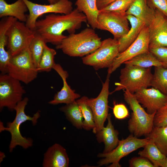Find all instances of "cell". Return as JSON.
<instances>
[{"instance_id":"obj_1","label":"cell","mask_w":167,"mask_h":167,"mask_svg":"<svg viewBox=\"0 0 167 167\" xmlns=\"http://www.w3.org/2000/svg\"><path fill=\"white\" fill-rule=\"evenodd\" d=\"M87 21L85 15L75 8L68 14L51 13L37 20L34 31L46 43L57 46L67 36L62 34L64 32L66 31L70 34L75 33L82 24Z\"/></svg>"},{"instance_id":"obj_2","label":"cell","mask_w":167,"mask_h":167,"mask_svg":"<svg viewBox=\"0 0 167 167\" xmlns=\"http://www.w3.org/2000/svg\"><path fill=\"white\" fill-rule=\"evenodd\" d=\"M101 41L94 29L87 28L79 33L70 34L56 48L70 57H82L96 50Z\"/></svg>"},{"instance_id":"obj_3","label":"cell","mask_w":167,"mask_h":167,"mask_svg":"<svg viewBox=\"0 0 167 167\" xmlns=\"http://www.w3.org/2000/svg\"><path fill=\"white\" fill-rule=\"evenodd\" d=\"M28 101V98L25 97L19 102L15 108L16 116L11 122L7 123V127H5L1 123L0 131H9L11 136L9 146V151L11 152L18 145L21 146L24 149H27L32 145L33 141L30 138L23 137L20 131V125L27 121H32L33 125H36L38 119L40 116V111H37L32 117L26 115L25 109Z\"/></svg>"},{"instance_id":"obj_4","label":"cell","mask_w":167,"mask_h":167,"mask_svg":"<svg viewBox=\"0 0 167 167\" xmlns=\"http://www.w3.org/2000/svg\"><path fill=\"white\" fill-rule=\"evenodd\" d=\"M123 91L124 99L132 111L128 122V130L136 137H146L154 126L153 120L156 112L148 113L138 102L134 94L127 90Z\"/></svg>"},{"instance_id":"obj_5","label":"cell","mask_w":167,"mask_h":167,"mask_svg":"<svg viewBox=\"0 0 167 167\" xmlns=\"http://www.w3.org/2000/svg\"><path fill=\"white\" fill-rule=\"evenodd\" d=\"M125 65V67L121 70L120 81L115 84L117 87L112 93L127 90L134 94L138 90L150 86L153 75L151 67L145 68Z\"/></svg>"},{"instance_id":"obj_6","label":"cell","mask_w":167,"mask_h":167,"mask_svg":"<svg viewBox=\"0 0 167 167\" xmlns=\"http://www.w3.org/2000/svg\"><path fill=\"white\" fill-rule=\"evenodd\" d=\"M38 72L29 48L12 56L7 68V73L26 84L36 79Z\"/></svg>"},{"instance_id":"obj_7","label":"cell","mask_w":167,"mask_h":167,"mask_svg":"<svg viewBox=\"0 0 167 167\" xmlns=\"http://www.w3.org/2000/svg\"><path fill=\"white\" fill-rule=\"evenodd\" d=\"M149 140L146 137L143 139H138L131 134L125 139L119 140L117 146L110 152L104 153H100L97 156L103 158L98 163V166L109 164L110 167H120V160L133 152L144 146Z\"/></svg>"},{"instance_id":"obj_8","label":"cell","mask_w":167,"mask_h":167,"mask_svg":"<svg viewBox=\"0 0 167 167\" xmlns=\"http://www.w3.org/2000/svg\"><path fill=\"white\" fill-rule=\"evenodd\" d=\"M119 53L118 40L109 38L102 41L96 50L83 57L82 60L84 64L96 70L108 68Z\"/></svg>"},{"instance_id":"obj_9","label":"cell","mask_w":167,"mask_h":167,"mask_svg":"<svg viewBox=\"0 0 167 167\" xmlns=\"http://www.w3.org/2000/svg\"><path fill=\"white\" fill-rule=\"evenodd\" d=\"M6 34L7 51L12 57L29 48L35 32L24 22L17 20L9 27Z\"/></svg>"},{"instance_id":"obj_10","label":"cell","mask_w":167,"mask_h":167,"mask_svg":"<svg viewBox=\"0 0 167 167\" xmlns=\"http://www.w3.org/2000/svg\"><path fill=\"white\" fill-rule=\"evenodd\" d=\"M25 91L20 82L7 73L0 75V109L7 107L14 110L18 103L23 100Z\"/></svg>"},{"instance_id":"obj_11","label":"cell","mask_w":167,"mask_h":167,"mask_svg":"<svg viewBox=\"0 0 167 167\" xmlns=\"http://www.w3.org/2000/svg\"><path fill=\"white\" fill-rule=\"evenodd\" d=\"M110 75L108 74L101 92L96 97L89 98L83 96L85 102L90 107L93 113L95 126L92 131L94 134H96L104 127V123L109 115L108 98L109 94Z\"/></svg>"},{"instance_id":"obj_12","label":"cell","mask_w":167,"mask_h":167,"mask_svg":"<svg viewBox=\"0 0 167 167\" xmlns=\"http://www.w3.org/2000/svg\"><path fill=\"white\" fill-rule=\"evenodd\" d=\"M23 0L29 11L26 24L33 31L37 19L42 15L47 13L67 14L73 10L72 3L70 0H59L55 3L49 5L38 4L28 0Z\"/></svg>"},{"instance_id":"obj_13","label":"cell","mask_w":167,"mask_h":167,"mask_svg":"<svg viewBox=\"0 0 167 167\" xmlns=\"http://www.w3.org/2000/svg\"><path fill=\"white\" fill-rule=\"evenodd\" d=\"M97 20L98 29L109 32L117 40L126 35L130 28L126 13L100 11Z\"/></svg>"},{"instance_id":"obj_14","label":"cell","mask_w":167,"mask_h":167,"mask_svg":"<svg viewBox=\"0 0 167 167\" xmlns=\"http://www.w3.org/2000/svg\"><path fill=\"white\" fill-rule=\"evenodd\" d=\"M149 35L148 27L145 26L139 36L127 49L120 53L108 68L110 75L122 64L141 54L149 51Z\"/></svg>"},{"instance_id":"obj_15","label":"cell","mask_w":167,"mask_h":167,"mask_svg":"<svg viewBox=\"0 0 167 167\" xmlns=\"http://www.w3.org/2000/svg\"><path fill=\"white\" fill-rule=\"evenodd\" d=\"M149 35V49L167 46V17L155 9L153 16L148 25Z\"/></svg>"},{"instance_id":"obj_16","label":"cell","mask_w":167,"mask_h":167,"mask_svg":"<svg viewBox=\"0 0 167 167\" xmlns=\"http://www.w3.org/2000/svg\"><path fill=\"white\" fill-rule=\"evenodd\" d=\"M134 95L138 102L150 114L156 112L167 102V95L153 87L142 88Z\"/></svg>"},{"instance_id":"obj_17","label":"cell","mask_w":167,"mask_h":167,"mask_svg":"<svg viewBox=\"0 0 167 167\" xmlns=\"http://www.w3.org/2000/svg\"><path fill=\"white\" fill-rule=\"evenodd\" d=\"M54 69L62 78L63 85L61 90L56 94L53 100L49 102L51 105H56L64 103L68 104L76 101L80 97L68 85L66 79L69 76L67 71L64 70L59 64L55 63L53 67Z\"/></svg>"},{"instance_id":"obj_18","label":"cell","mask_w":167,"mask_h":167,"mask_svg":"<svg viewBox=\"0 0 167 167\" xmlns=\"http://www.w3.org/2000/svg\"><path fill=\"white\" fill-rule=\"evenodd\" d=\"M0 22V71L7 73V68L12 57L5 47L7 44V31L16 19L12 17L2 18Z\"/></svg>"},{"instance_id":"obj_19","label":"cell","mask_w":167,"mask_h":167,"mask_svg":"<svg viewBox=\"0 0 167 167\" xmlns=\"http://www.w3.org/2000/svg\"><path fill=\"white\" fill-rule=\"evenodd\" d=\"M69 159L66 149L55 143L49 147L44 154L43 167H67Z\"/></svg>"},{"instance_id":"obj_20","label":"cell","mask_w":167,"mask_h":167,"mask_svg":"<svg viewBox=\"0 0 167 167\" xmlns=\"http://www.w3.org/2000/svg\"><path fill=\"white\" fill-rule=\"evenodd\" d=\"M108 123L105 127L97 133L96 139L99 143L103 142L105 148L103 153L109 152L118 145L119 140L118 131L115 129L111 119V115L109 114L107 118Z\"/></svg>"},{"instance_id":"obj_21","label":"cell","mask_w":167,"mask_h":167,"mask_svg":"<svg viewBox=\"0 0 167 167\" xmlns=\"http://www.w3.org/2000/svg\"><path fill=\"white\" fill-rule=\"evenodd\" d=\"M28 11V7L23 0H17L11 4L7 3L5 0H0V18L12 17L26 22L28 15L25 13Z\"/></svg>"},{"instance_id":"obj_22","label":"cell","mask_w":167,"mask_h":167,"mask_svg":"<svg viewBox=\"0 0 167 167\" xmlns=\"http://www.w3.org/2000/svg\"><path fill=\"white\" fill-rule=\"evenodd\" d=\"M127 18L131 28L126 35L118 40L120 53L125 50L135 41L146 26L144 22L132 15H127Z\"/></svg>"},{"instance_id":"obj_23","label":"cell","mask_w":167,"mask_h":167,"mask_svg":"<svg viewBox=\"0 0 167 167\" xmlns=\"http://www.w3.org/2000/svg\"><path fill=\"white\" fill-rule=\"evenodd\" d=\"M155 9L150 7L147 0H135L126 12L144 22L147 26L153 16Z\"/></svg>"},{"instance_id":"obj_24","label":"cell","mask_w":167,"mask_h":167,"mask_svg":"<svg viewBox=\"0 0 167 167\" xmlns=\"http://www.w3.org/2000/svg\"><path fill=\"white\" fill-rule=\"evenodd\" d=\"M97 0H76L75 5L76 9L86 16L87 21L91 27L98 28V17L100 10L97 5Z\"/></svg>"},{"instance_id":"obj_25","label":"cell","mask_w":167,"mask_h":167,"mask_svg":"<svg viewBox=\"0 0 167 167\" xmlns=\"http://www.w3.org/2000/svg\"><path fill=\"white\" fill-rule=\"evenodd\" d=\"M138 154L148 159L154 167H164L166 156L159 149L155 144L149 139Z\"/></svg>"},{"instance_id":"obj_26","label":"cell","mask_w":167,"mask_h":167,"mask_svg":"<svg viewBox=\"0 0 167 167\" xmlns=\"http://www.w3.org/2000/svg\"><path fill=\"white\" fill-rule=\"evenodd\" d=\"M124 64L145 68L152 66H164L163 64L149 51L139 54L125 62Z\"/></svg>"},{"instance_id":"obj_27","label":"cell","mask_w":167,"mask_h":167,"mask_svg":"<svg viewBox=\"0 0 167 167\" xmlns=\"http://www.w3.org/2000/svg\"><path fill=\"white\" fill-rule=\"evenodd\" d=\"M60 110L63 112L67 118L74 126L78 129L83 128L82 113L76 101L61 107Z\"/></svg>"},{"instance_id":"obj_28","label":"cell","mask_w":167,"mask_h":167,"mask_svg":"<svg viewBox=\"0 0 167 167\" xmlns=\"http://www.w3.org/2000/svg\"><path fill=\"white\" fill-rule=\"evenodd\" d=\"M146 137L152 141L160 151L167 156V126H154Z\"/></svg>"},{"instance_id":"obj_29","label":"cell","mask_w":167,"mask_h":167,"mask_svg":"<svg viewBox=\"0 0 167 167\" xmlns=\"http://www.w3.org/2000/svg\"><path fill=\"white\" fill-rule=\"evenodd\" d=\"M150 85L167 95V67H155Z\"/></svg>"},{"instance_id":"obj_30","label":"cell","mask_w":167,"mask_h":167,"mask_svg":"<svg viewBox=\"0 0 167 167\" xmlns=\"http://www.w3.org/2000/svg\"><path fill=\"white\" fill-rule=\"evenodd\" d=\"M55 50L48 47L45 44L44 50L37 67L38 72L50 71L55 64V56L56 54Z\"/></svg>"},{"instance_id":"obj_31","label":"cell","mask_w":167,"mask_h":167,"mask_svg":"<svg viewBox=\"0 0 167 167\" xmlns=\"http://www.w3.org/2000/svg\"><path fill=\"white\" fill-rule=\"evenodd\" d=\"M46 43L44 40L35 32V36L31 43L29 48L33 62L37 67Z\"/></svg>"},{"instance_id":"obj_32","label":"cell","mask_w":167,"mask_h":167,"mask_svg":"<svg viewBox=\"0 0 167 167\" xmlns=\"http://www.w3.org/2000/svg\"><path fill=\"white\" fill-rule=\"evenodd\" d=\"M76 101L81 109L84 119L83 128L87 130L93 129L95 126V122L91 109L85 103L83 97Z\"/></svg>"},{"instance_id":"obj_33","label":"cell","mask_w":167,"mask_h":167,"mask_svg":"<svg viewBox=\"0 0 167 167\" xmlns=\"http://www.w3.org/2000/svg\"><path fill=\"white\" fill-rule=\"evenodd\" d=\"M135 0H116L100 10L101 11L126 13Z\"/></svg>"},{"instance_id":"obj_34","label":"cell","mask_w":167,"mask_h":167,"mask_svg":"<svg viewBox=\"0 0 167 167\" xmlns=\"http://www.w3.org/2000/svg\"><path fill=\"white\" fill-rule=\"evenodd\" d=\"M154 126H167V102L156 113L153 120Z\"/></svg>"},{"instance_id":"obj_35","label":"cell","mask_w":167,"mask_h":167,"mask_svg":"<svg viewBox=\"0 0 167 167\" xmlns=\"http://www.w3.org/2000/svg\"><path fill=\"white\" fill-rule=\"evenodd\" d=\"M149 51L163 64V66L167 67V46L151 48Z\"/></svg>"},{"instance_id":"obj_36","label":"cell","mask_w":167,"mask_h":167,"mask_svg":"<svg viewBox=\"0 0 167 167\" xmlns=\"http://www.w3.org/2000/svg\"><path fill=\"white\" fill-rule=\"evenodd\" d=\"M113 109V114L116 119H123L129 116L127 108L122 103L114 104Z\"/></svg>"},{"instance_id":"obj_37","label":"cell","mask_w":167,"mask_h":167,"mask_svg":"<svg viewBox=\"0 0 167 167\" xmlns=\"http://www.w3.org/2000/svg\"><path fill=\"white\" fill-rule=\"evenodd\" d=\"M129 163L131 167H154L148 159L140 156L132 158L129 161Z\"/></svg>"},{"instance_id":"obj_38","label":"cell","mask_w":167,"mask_h":167,"mask_svg":"<svg viewBox=\"0 0 167 167\" xmlns=\"http://www.w3.org/2000/svg\"><path fill=\"white\" fill-rule=\"evenodd\" d=\"M148 6L159 10L167 17V0H147Z\"/></svg>"},{"instance_id":"obj_39","label":"cell","mask_w":167,"mask_h":167,"mask_svg":"<svg viewBox=\"0 0 167 167\" xmlns=\"http://www.w3.org/2000/svg\"><path fill=\"white\" fill-rule=\"evenodd\" d=\"M116 0H97V5L100 10Z\"/></svg>"},{"instance_id":"obj_40","label":"cell","mask_w":167,"mask_h":167,"mask_svg":"<svg viewBox=\"0 0 167 167\" xmlns=\"http://www.w3.org/2000/svg\"><path fill=\"white\" fill-rule=\"evenodd\" d=\"M59 0H48L49 4H53L58 2Z\"/></svg>"},{"instance_id":"obj_41","label":"cell","mask_w":167,"mask_h":167,"mask_svg":"<svg viewBox=\"0 0 167 167\" xmlns=\"http://www.w3.org/2000/svg\"><path fill=\"white\" fill-rule=\"evenodd\" d=\"M164 167H167V156L166 157Z\"/></svg>"},{"instance_id":"obj_42","label":"cell","mask_w":167,"mask_h":167,"mask_svg":"<svg viewBox=\"0 0 167 167\" xmlns=\"http://www.w3.org/2000/svg\"></svg>"}]
</instances>
